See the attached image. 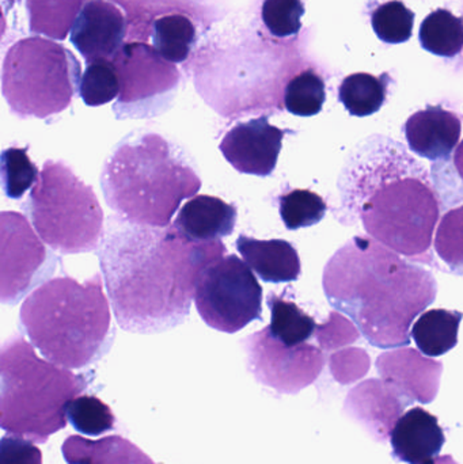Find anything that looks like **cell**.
<instances>
[{"label":"cell","mask_w":463,"mask_h":464,"mask_svg":"<svg viewBox=\"0 0 463 464\" xmlns=\"http://www.w3.org/2000/svg\"><path fill=\"white\" fill-rule=\"evenodd\" d=\"M382 381L391 384L410 403H431L439 390L443 364L412 348L385 352L377 359Z\"/></svg>","instance_id":"15"},{"label":"cell","mask_w":463,"mask_h":464,"mask_svg":"<svg viewBox=\"0 0 463 464\" xmlns=\"http://www.w3.org/2000/svg\"><path fill=\"white\" fill-rule=\"evenodd\" d=\"M454 168H456L457 173L461 177L463 182V140L454 152Z\"/></svg>","instance_id":"39"},{"label":"cell","mask_w":463,"mask_h":464,"mask_svg":"<svg viewBox=\"0 0 463 464\" xmlns=\"http://www.w3.org/2000/svg\"><path fill=\"white\" fill-rule=\"evenodd\" d=\"M463 314L458 311L429 310L413 324L412 335L419 351L429 357H439L456 348Z\"/></svg>","instance_id":"22"},{"label":"cell","mask_w":463,"mask_h":464,"mask_svg":"<svg viewBox=\"0 0 463 464\" xmlns=\"http://www.w3.org/2000/svg\"><path fill=\"white\" fill-rule=\"evenodd\" d=\"M68 421L82 435L100 436L113 430L116 417L100 398L82 395L71 401L67 408Z\"/></svg>","instance_id":"32"},{"label":"cell","mask_w":463,"mask_h":464,"mask_svg":"<svg viewBox=\"0 0 463 464\" xmlns=\"http://www.w3.org/2000/svg\"><path fill=\"white\" fill-rule=\"evenodd\" d=\"M195 303L209 327L234 334L263 315V288L246 262L225 254L201 270Z\"/></svg>","instance_id":"9"},{"label":"cell","mask_w":463,"mask_h":464,"mask_svg":"<svg viewBox=\"0 0 463 464\" xmlns=\"http://www.w3.org/2000/svg\"><path fill=\"white\" fill-rule=\"evenodd\" d=\"M81 65L68 49L43 38H24L3 64V95L21 119H48L70 106Z\"/></svg>","instance_id":"8"},{"label":"cell","mask_w":463,"mask_h":464,"mask_svg":"<svg viewBox=\"0 0 463 464\" xmlns=\"http://www.w3.org/2000/svg\"><path fill=\"white\" fill-rule=\"evenodd\" d=\"M371 24L375 34L383 43H407L412 37L415 13L401 0H391L375 8Z\"/></svg>","instance_id":"33"},{"label":"cell","mask_w":463,"mask_h":464,"mask_svg":"<svg viewBox=\"0 0 463 464\" xmlns=\"http://www.w3.org/2000/svg\"><path fill=\"white\" fill-rule=\"evenodd\" d=\"M162 60L152 49L149 59H141L140 64L124 59L121 67L116 65L121 81L119 101L113 108L117 119H141L165 111L179 76L176 68L168 67Z\"/></svg>","instance_id":"12"},{"label":"cell","mask_w":463,"mask_h":464,"mask_svg":"<svg viewBox=\"0 0 463 464\" xmlns=\"http://www.w3.org/2000/svg\"><path fill=\"white\" fill-rule=\"evenodd\" d=\"M323 291L372 346L410 345L415 319L437 299L431 272L370 237H355L329 259Z\"/></svg>","instance_id":"3"},{"label":"cell","mask_w":463,"mask_h":464,"mask_svg":"<svg viewBox=\"0 0 463 464\" xmlns=\"http://www.w3.org/2000/svg\"><path fill=\"white\" fill-rule=\"evenodd\" d=\"M279 211L288 230L312 227L325 218L328 207L317 193L307 189H294L279 198Z\"/></svg>","instance_id":"30"},{"label":"cell","mask_w":463,"mask_h":464,"mask_svg":"<svg viewBox=\"0 0 463 464\" xmlns=\"http://www.w3.org/2000/svg\"><path fill=\"white\" fill-rule=\"evenodd\" d=\"M396 459L407 464H435L446 443L445 430L437 417L413 408L400 417L391 435Z\"/></svg>","instance_id":"18"},{"label":"cell","mask_w":463,"mask_h":464,"mask_svg":"<svg viewBox=\"0 0 463 464\" xmlns=\"http://www.w3.org/2000/svg\"><path fill=\"white\" fill-rule=\"evenodd\" d=\"M0 375V427L37 444L65 428L68 405L86 389L83 376L40 359L24 337L5 341Z\"/></svg>","instance_id":"6"},{"label":"cell","mask_w":463,"mask_h":464,"mask_svg":"<svg viewBox=\"0 0 463 464\" xmlns=\"http://www.w3.org/2000/svg\"><path fill=\"white\" fill-rule=\"evenodd\" d=\"M62 452L68 464H157L121 436L100 440L70 436L63 443Z\"/></svg>","instance_id":"21"},{"label":"cell","mask_w":463,"mask_h":464,"mask_svg":"<svg viewBox=\"0 0 463 464\" xmlns=\"http://www.w3.org/2000/svg\"><path fill=\"white\" fill-rule=\"evenodd\" d=\"M304 5L302 0H264L261 18L275 37L298 34L302 27Z\"/></svg>","instance_id":"35"},{"label":"cell","mask_w":463,"mask_h":464,"mask_svg":"<svg viewBox=\"0 0 463 464\" xmlns=\"http://www.w3.org/2000/svg\"><path fill=\"white\" fill-rule=\"evenodd\" d=\"M0 464H43V454L27 439L5 436L0 440Z\"/></svg>","instance_id":"38"},{"label":"cell","mask_w":463,"mask_h":464,"mask_svg":"<svg viewBox=\"0 0 463 464\" xmlns=\"http://www.w3.org/2000/svg\"><path fill=\"white\" fill-rule=\"evenodd\" d=\"M24 209L35 232L54 251L89 253L102 243L105 227L100 201L92 188L65 163L45 162Z\"/></svg>","instance_id":"7"},{"label":"cell","mask_w":463,"mask_h":464,"mask_svg":"<svg viewBox=\"0 0 463 464\" xmlns=\"http://www.w3.org/2000/svg\"><path fill=\"white\" fill-rule=\"evenodd\" d=\"M410 405L391 384L370 379L351 390L344 413L355 420L374 440L383 443L391 435L405 406Z\"/></svg>","instance_id":"16"},{"label":"cell","mask_w":463,"mask_h":464,"mask_svg":"<svg viewBox=\"0 0 463 464\" xmlns=\"http://www.w3.org/2000/svg\"><path fill=\"white\" fill-rule=\"evenodd\" d=\"M225 254L220 240L193 242L173 225L151 227L111 217L98 256L117 324L138 334L184 324L198 275Z\"/></svg>","instance_id":"1"},{"label":"cell","mask_w":463,"mask_h":464,"mask_svg":"<svg viewBox=\"0 0 463 464\" xmlns=\"http://www.w3.org/2000/svg\"><path fill=\"white\" fill-rule=\"evenodd\" d=\"M236 250L244 256L250 269L266 283H291L301 276L298 251L287 240H260L239 235Z\"/></svg>","instance_id":"20"},{"label":"cell","mask_w":463,"mask_h":464,"mask_svg":"<svg viewBox=\"0 0 463 464\" xmlns=\"http://www.w3.org/2000/svg\"><path fill=\"white\" fill-rule=\"evenodd\" d=\"M315 337L323 351L333 352L342 346L356 343L361 337V333L353 322L348 321L339 313H332L325 324L317 326Z\"/></svg>","instance_id":"37"},{"label":"cell","mask_w":463,"mask_h":464,"mask_svg":"<svg viewBox=\"0 0 463 464\" xmlns=\"http://www.w3.org/2000/svg\"><path fill=\"white\" fill-rule=\"evenodd\" d=\"M106 204L122 219L169 227L201 179L184 152L158 133H132L109 155L101 173Z\"/></svg>","instance_id":"4"},{"label":"cell","mask_w":463,"mask_h":464,"mask_svg":"<svg viewBox=\"0 0 463 464\" xmlns=\"http://www.w3.org/2000/svg\"><path fill=\"white\" fill-rule=\"evenodd\" d=\"M27 150L10 147L2 154V184L5 196L11 200H21L27 190L34 188L41 171L30 160Z\"/></svg>","instance_id":"31"},{"label":"cell","mask_w":463,"mask_h":464,"mask_svg":"<svg viewBox=\"0 0 463 464\" xmlns=\"http://www.w3.org/2000/svg\"><path fill=\"white\" fill-rule=\"evenodd\" d=\"M102 276L83 284L49 278L22 303L19 321L33 346L60 367L81 370L101 359L113 340Z\"/></svg>","instance_id":"5"},{"label":"cell","mask_w":463,"mask_h":464,"mask_svg":"<svg viewBox=\"0 0 463 464\" xmlns=\"http://www.w3.org/2000/svg\"><path fill=\"white\" fill-rule=\"evenodd\" d=\"M329 367H331L332 375L339 383L350 384L363 378L369 372L371 360L363 349H342L332 354Z\"/></svg>","instance_id":"36"},{"label":"cell","mask_w":463,"mask_h":464,"mask_svg":"<svg viewBox=\"0 0 463 464\" xmlns=\"http://www.w3.org/2000/svg\"><path fill=\"white\" fill-rule=\"evenodd\" d=\"M238 212L231 204L214 196H196L188 201L173 226L193 242H214L236 228Z\"/></svg>","instance_id":"19"},{"label":"cell","mask_w":463,"mask_h":464,"mask_svg":"<svg viewBox=\"0 0 463 464\" xmlns=\"http://www.w3.org/2000/svg\"><path fill=\"white\" fill-rule=\"evenodd\" d=\"M196 43V27L182 14H166L152 26V45L160 57L170 64L185 62Z\"/></svg>","instance_id":"24"},{"label":"cell","mask_w":463,"mask_h":464,"mask_svg":"<svg viewBox=\"0 0 463 464\" xmlns=\"http://www.w3.org/2000/svg\"><path fill=\"white\" fill-rule=\"evenodd\" d=\"M127 33L121 8L108 0H90L82 7L71 29V43L87 63L119 53Z\"/></svg>","instance_id":"14"},{"label":"cell","mask_w":463,"mask_h":464,"mask_svg":"<svg viewBox=\"0 0 463 464\" xmlns=\"http://www.w3.org/2000/svg\"><path fill=\"white\" fill-rule=\"evenodd\" d=\"M121 92V81L116 64L111 60L100 59L87 63L82 73L78 92L87 106H102L111 102Z\"/></svg>","instance_id":"28"},{"label":"cell","mask_w":463,"mask_h":464,"mask_svg":"<svg viewBox=\"0 0 463 464\" xmlns=\"http://www.w3.org/2000/svg\"><path fill=\"white\" fill-rule=\"evenodd\" d=\"M325 100V82L315 71H304L285 86V108L294 116H315L323 111Z\"/></svg>","instance_id":"29"},{"label":"cell","mask_w":463,"mask_h":464,"mask_svg":"<svg viewBox=\"0 0 463 464\" xmlns=\"http://www.w3.org/2000/svg\"><path fill=\"white\" fill-rule=\"evenodd\" d=\"M242 345L256 381L282 394H298L317 381L325 365L321 349L307 343L285 346L271 334L268 326L245 338Z\"/></svg>","instance_id":"11"},{"label":"cell","mask_w":463,"mask_h":464,"mask_svg":"<svg viewBox=\"0 0 463 464\" xmlns=\"http://www.w3.org/2000/svg\"><path fill=\"white\" fill-rule=\"evenodd\" d=\"M435 464H459L456 462L453 457L450 455H446V457H438L437 462Z\"/></svg>","instance_id":"40"},{"label":"cell","mask_w":463,"mask_h":464,"mask_svg":"<svg viewBox=\"0 0 463 464\" xmlns=\"http://www.w3.org/2000/svg\"><path fill=\"white\" fill-rule=\"evenodd\" d=\"M271 310V324L268 329L285 346H298L306 343L317 330V324L295 303L285 297L271 294L266 299Z\"/></svg>","instance_id":"25"},{"label":"cell","mask_w":463,"mask_h":464,"mask_svg":"<svg viewBox=\"0 0 463 464\" xmlns=\"http://www.w3.org/2000/svg\"><path fill=\"white\" fill-rule=\"evenodd\" d=\"M389 73L356 72L340 84L339 100L351 116L367 117L381 111L388 97Z\"/></svg>","instance_id":"23"},{"label":"cell","mask_w":463,"mask_h":464,"mask_svg":"<svg viewBox=\"0 0 463 464\" xmlns=\"http://www.w3.org/2000/svg\"><path fill=\"white\" fill-rule=\"evenodd\" d=\"M410 151L432 162L448 160L458 147L462 133L461 119L442 106H429L416 111L404 125Z\"/></svg>","instance_id":"17"},{"label":"cell","mask_w":463,"mask_h":464,"mask_svg":"<svg viewBox=\"0 0 463 464\" xmlns=\"http://www.w3.org/2000/svg\"><path fill=\"white\" fill-rule=\"evenodd\" d=\"M434 247L451 272L463 276V204L443 215L435 231Z\"/></svg>","instance_id":"34"},{"label":"cell","mask_w":463,"mask_h":464,"mask_svg":"<svg viewBox=\"0 0 463 464\" xmlns=\"http://www.w3.org/2000/svg\"><path fill=\"white\" fill-rule=\"evenodd\" d=\"M26 218L5 211L0 217V299L18 304L35 286L46 283L56 256L43 245Z\"/></svg>","instance_id":"10"},{"label":"cell","mask_w":463,"mask_h":464,"mask_svg":"<svg viewBox=\"0 0 463 464\" xmlns=\"http://www.w3.org/2000/svg\"><path fill=\"white\" fill-rule=\"evenodd\" d=\"M345 225L362 222L370 237L415 262L431 261L440 198L423 163L399 141L371 136L348 158L339 179Z\"/></svg>","instance_id":"2"},{"label":"cell","mask_w":463,"mask_h":464,"mask_svg":"<svg viewBox=\"0 0 463 464\" xmlns=\"http://www.w3.org/2000/svg\"><path fill=\"white\" fill-rule=\"evenodd\" d=\"M287 130L274 127L268 116L234 125L220 141L225 160L242 174L268 177L276 169Z\"/></svg>","instance_id":"13"},{"label":"cell","mask_w":463,"mask_h":464,"mask_svg":"<svg viewBox=\"0 0 463 464\" xmlns=\"http://www.w3.org/2000/svg\"><path fill=\"white\" fill-rule=\"evenodd\" d=\"M421 46L440 57H454L463 49V21L446 8L429 14L419 32Z\"/></svg>","instance_id":"26"},{"label":"cell","mask_w":463,"mask_h":464,"mask_svg":"<svg viewBox=\"0 0 463 464\" xmlns=\"http://www.w3.org/2000/svg\"><path fill=\"white\" fill-rule=\"evenodd\" d=\"M81 5L82 0H26L32 30L63 40L81 13Z\"/></svg>","instance_id":"27"}]
</instances>
